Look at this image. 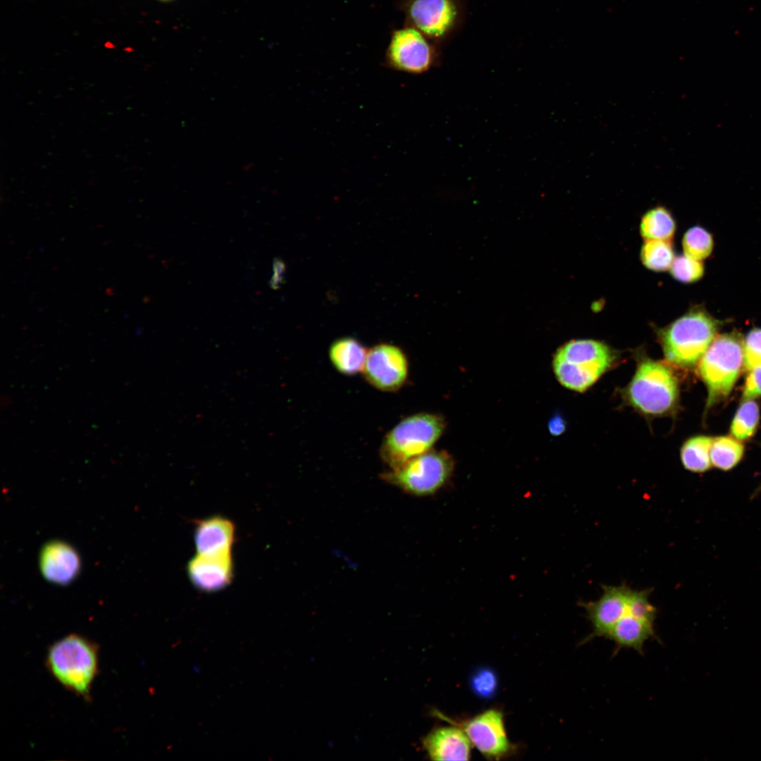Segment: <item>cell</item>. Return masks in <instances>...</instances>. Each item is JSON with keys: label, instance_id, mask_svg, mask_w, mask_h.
Masks as SVG:
<instances>
[{"label": "cell", "instance_id": "cell-24", "mask_svg": "<svg viewBox=\"0 0 761 761\" xmlns=\"http://www.w3.org/2000/svg\"><path fill=\"white\" fill-rule=\"evenodd\" d=\"M682 246L684 254L702 261L706 259L713 249V239L710 233L700 226H694L685 233Z\"/></svg>", "mask_w": 761, "mask_h": 761}, {"label": "cell", "instance_id": "cell-9", "mask_svg": "<svg viewBox=\"0 0 761 761\" xmlns=\"http://www.w3.org/2000/svg\"><path fill=\"white\" fill-rule=\"evenodd\" d=\"M631 590L626 586L605 585L599 599L581 602L593 627L592 632L584 638L581 644L595 638H607L614 624L627 614Z\"/></svg>", "mask_w": 761, "mask_h": 761}, {"label": "cell", "instance_id": "cell-10", "mask_svg": "<svg viewBox=\"0 0 761 761\" xmlns=\"http://www.w3.org/2000/svg\"><path fill=\"white\" fill-rule=\"evenodd\" d=\"M387 62L395 70L421 73L430 68L432 54L427 42L419 31L406 28L393 35L388 51Z\"/></svg>", "mask_w": 761, "mask_h": 761}, {"label": "cell", "instance_id": "cell-5", "mask_svg": "<svg viewBox=\"0 0 761 761\" xmlns=\"http://www.w3.org/2000/svg\"><path fill=\"white\" fill-rule=\"evenodd\" d=\"M445 428L438 415L419 413L397 423L385 436L380 448L383 461L390 469L431 448Z\"/></svg>", "mask_w": 761, "mask_h": 761}, {"label": "cell", "instance_id": "cell-13", "mask_svg": "<svg viewBox=\"0 0 761 761\" xmlns=\"http://www.w3.org/2000/svg\"><path fill=\"white\" fill-rule=\"evenodd\" d=\"M197 555L211 557L231 556L235 526L220 516L198 521L194 534Z\"/></svg>", "mask_w": 761, "mask_h": 761}, {"label": "cell", "instance_id": "cell-22", "mask_svg": "<svg viewBox=\"0 0 761 761\" xmlns=\"http://www.w3.org/2000/svg\"><path fill=\"white\" fill-rule=\"evenodd\" d=\"M674 257L669 241L647 240L641 251V259L643 265L654 271L660 272L669 269Z\"/></svg>", "mask_w": 761, "mask_h": 761}, {"label": "cell", "instance_id": "cell-16", "mask_svg": "<svg viewBox=\"0 0 761 761\" xmlns=\"http://www.w3.org/2000/svg\"><path fill=\"white\" fill-rule=\"evenodd\" d=\"M470 743L466 734L451 726L434 729L423 742L428 755L435 760H467Z\"/></svg>", "mask_w": 761, "mask_h": 761}, {"label": "cell", "instance_id": "cell-12", "mask_svg": "<svg viewBox=\"0 0 761 761\" xmlns=\"http://www.w3.org/2000/svg\"><path fill=\"white\" fill-rule=\"evenodd\" d=\"M192 585L204 592L220 590L230 583L233 575L232 556L211 557L197 555L187 566Z\"/></svg>", "mask_w": 761, "mask_h": 761}, {"label": "cell", "instance_id": "cell-31", "mask_svg": "<svg viewBox=\"0 0 761 761\" xmlns=\"http://www.w3.org/2000/svg\"><path fill=\"white\" fill-rule=\"evenodd\" d=\"M757 492H759V493H760V492H761V485H760V486L759 487V488H758V489L757 490Z\"/></svg>", "mask_w": 761, "mask_h": 761}, {"label": "cell", "instance_id": "cell-2", "mask_svg": "<svg viewBox=\"0 0 761 761\" xmlns=\"http://www.w3.org/2000/svg\"><path fill=\"white\" fill-rule=\"evenodd\" d=\"M614 359L612 351L600 341L574 340L557 351L552 364L563 386L581 392L609 369Z\"/></svg>", "mask_w": 761, "mask_h": 761}, {"label": "cell", "instance_id": "cell-26", "mask_svg": "<svg viewBox=\"0 0 761 761\" xmlns=\"http://www.w3.org/2000/svg\"><path fill=\"white\" fill-rule=\"evenodd\" d=\"M672 276L682 283H693L702 278L704 267L701 261L686 254L674 257L670 267Z\"/></svg>", "mask_w": 761, "mask_h": 761}, {"label": "cell", "instance_id": "cell-29", "mask_svg": "<svg viewBox=\"0 0 761 761\" xmlns=\"http://www.w3.org/2000/svg\"><path fill=\"white\" fill-rule=\"evenodd\" d=\"M743 392V399L753 400L761 396V365L748 371Z\"/></svg>", "mask_w": 761, "mask_h": 761}, {"label": "cell", "instance_id": "cell-3", "mask_svg": "<svg viewBox=\"0 0 761 761\" xmlns=\"http://www.w3.org/2000/svg\"><path fill=\"white\" fill-rule=\"evenodd\" d=\"M624 397L630 405L645 415H664L676 405L677 378L665 364L649 359L643 360L626 388Z\"/></svg>", "mask_w": 761, "mask_h": 761}, {"label": "cell", "instance_id": "cell-23", "mask_svg": "<svg viewBox=\"0 0 761 761\" xmlns=\"http://www.w3.org/2000/svg\"><path fill=\"white\" fill-rule=\"evenodd\" d=\"M760 418L757 404L753 400H746L738 408L731 426V433L737 440L751 438L757 428Z\"/></svg>", "mask_w": 761, "mask_h": 761}, {"label": "cell", "instance_id": "cell-28", "mask_svg": "<svg viewBox=\"0 0 761 761\" xmlns=\"http://www.w3.org/2000/svg\"><path fill=\"white\" fill-rule=\"evenodd\" d=\"M743 366L748 371L761 365V328L750 330L743 340Z\"/></svg>", "mask_w": 761, "mask_h": 761}, {"label": "cell", "instance_id": "cell-27", "mask_svg": "<svg viewBox=\"0 0 761 761\" xmlns=\"http://www.w3.org/2000/svg\"><path fill=\"white\" fill-rule=\"evenodd\" d=\"M650 590H631L628 603V613L654 626L657 609L649 601Z\"/></svg>", "mask_w": 761, "mask_h": 761}, {"label": "cell", "instance_id": "cell-4", "mask_svg": "<svg viewBox=\"0 0 761 761\" xmlns=\"http://www.w3.org/2000/svg\"><path fill=\"white\" fill-rule=\"evenodd\" d=\"M743 340L738 333L717 335L700 359L698 372L708 392L707 408L731 391L743 365Z\"/></svg>", "mask_w": 761, "mask_h": 761}, {"label": "cell", "instance_id": "cell-21", "mask_svg": "<svg viewBox=\"0 0 761 761\" xmlns=\"http://www.w3.org/2000/svg\"><path fill=\"white\" fill-rule=\"evenodd\" d=\"M743 450V444L735 438H714L710 451L711 463L719 469L728 471L741 461Z\"/></svg>", "mask_w": 761, "mask_h": 761}, {"label": "cell", "instance_id": "cell-6", "mask_svg": "<svg viewBox=\"0 0 761 761\" xmlns=\"http://www.w3.org/2000/svg\"><path fill=\"white\" fill-rule=\"evenodd\" d=\"M47 664L62 685L75 693L85 694L97 671V649L86 638L70 635L51 646Z\"/></svg>", "mask_w": 761, "mask_h": 761}, {"label": "cell", "instance_id": "cell-14", "mask_svg": "<svg viewBox=\"0 0 761 761\" xmlns=\"http://www.w3.org/2000/svg\"><path fill=\"white\" fill-rule=\"evenodd\" d=\"M409 12L421 32L435 37L444 35L456 18V8L452 0H414Z\"/></svg>", "mask_w": 761, "mask_h": 761}, {"label": "cell", "instance_id": "cell-7", "mask_svg": "<svg viewBox=\"0 0 761 761\" xmlns=\"http://www.w3.org/2000/svg\"><path fill=\"white\" fill-rule=\"evenodd\" d=\"M452 468V458L447 452L428 450L390 469L383 477L407 493L423 496L431 495L441 488Z\"/></svg>", "mask_w": 761, "mask_h": 761}, {"label": "cell", "instance_id": "cell-18", "mask_svg": "<svg viewBox=\"0 0 761 761\" xmlns=\"http://www.w3.org/2000/svg\"><path fill=\"white\" fill-rule=\"evenodd\" d=\"M367 352L357 340L348 337L334 341L329 348L328 356L339 373L353 376L362 372Z\"/></svg>", "mask_w": 761, "mask_h": 761}, {"label": "cell", "instance_id": "cell-11", "mask_svg": "<svg viewBox=\"0 0 761 761\" xmlns=\"http://www.w3.org/2000/svg\"><path fill=\"white\" fill-rule=\"evenodd\" d=\"M470 742L485 756L500 758L508 753L510 744L502 714L488 710L469 720L464 727Z\"/></svg>", "mask_w": 761, "mask_h": 761}, {"label": "cell", "instance_id": "cell-30", "mask_svg": "<svg viewBox=\"0 0 761 761\" xmlns=\"http://www.w3.org/2000/svg\"><path fill=\"white\" fill-rule=\"evenodd\" d=\"M548 428L552 435H558L565 429V422L559 415L553 416L549 421Z\"/></svg>", "mask_w": 761, "mask_h": 761}, {"label": "cell", "instance_id": "cell-15", "mask_svg": "<svg viewBox=\"0 0 761 761\" xmlns=\"http://www.w3.org/2000/svg\"><path fill=\"white\" fill-rule=\"evenodd\" d=\"M39 566L45 579L58 584H66L78 574L80 562L78 554L62 542H51L40 554Z\"/></svg>", "mask_w": 761, "mask_h": 761}, {"label": "cell", "instance_id": "cell-17", "mask_svg": "<svg viewBox=\"0 0 761 761\" xmlns=\"http://www.w3.org/2000/svg\"><path fill=\"white\" fill-rule=\"evenodd\" d=\"M650 638L659 641L654 626L627 612L614 624L606 638L614 643L616 652L621 648H631L643 655L644 644Z\"/></svg>", "mask_w": 761, "mask_h": 761}, {"label": "cell", "instance_id": "cell-25", "mask_svg": "<svg viewBox=\"0 0 761 761\" xmlns=\"http://www.w3.org/2000/svg\"><path fill=\"white\" fill-rule=\"evenodd\" d=\"M469 684L472 692L482 699H491L498 688L496 672L488 667H481L471 674Z\"/></svg>", "mask_w": 761, "mask_h": 761}, {"label": "cell", "instance_id": "cell-19", "mask_svg": "<svg viewBox=\"0 0 761 761\" xmlns=\"http://www.w3.org/2000/svg\"><path fill=\"white\" fill-rule=\"evenodd\" d=\"M676 230L674 219L668 209L657 206L648 211L643 216L640 231L646 240L669 241Z\"/></svg>", "mask_w": 761, "mask_h": 761}, {"label": "cell", "instance_id": "cell-8", "mask_svg": "<svg viewBox=\"0 0 761 761\" xmlns=\"http://www.w3.org/2000/svg\"><path fill=\"white\" fill-rule=\"evenodd\" d=\"M408 367L407 358L400 347L383 343L368 350L362 373L375 388L395 392L404 384Z\"/></svg>", "mask_w": 761, "mask_h": 761}, {"label": "cell", "instance_id": "cell-20", "mask_svg": "<svg viewBox=\"0 0 761 761\" xmlns=\"http://www.w3.org/2000/svg\"><path fill=\"white\" fill-rule=\"evenodd\" d=\"M713 438L698 435L688 439L681 451L682 464L686 469L695 473H703L712 466L710 451Z\"/></svg>", "mask_w": 761, "mask_h": 761}, {"label": "cell", "instance_id": "cell-1", "mask_svg": "<svg viewBox=\"0 0 761 761\" xmlns=\"http://www.w3.org/2000/svg\"><path fill=\"white\" fill-rule=\"evenodd\" d=\"M718 322L705 311L692 309L658 333L664 357L674 365L697 364L717 336Z\"/></svg>", "mask_w": 761, "mask_h": 761}]
</instances>
